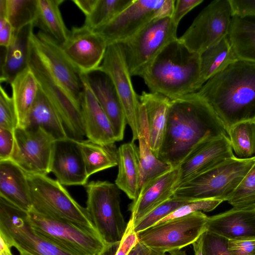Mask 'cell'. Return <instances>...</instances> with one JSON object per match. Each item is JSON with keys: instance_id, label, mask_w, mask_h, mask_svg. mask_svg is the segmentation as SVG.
I'll return each instance as SVG.
<instances>
[{"instance_id": "1", "label": "cell", "mask_w": 255, "mask_h": 255, "mask_svg": "<svg viewBox=\"0 0 255 255\" xmlns=\"http://www.w3.org/2000/svg\"><path fill=\"white\" fill-rule=\"evenodd\" d=\"M228 135L212 107L197 92L170 101L158 158L175 168L200 146Z\"/></svg>"}, {"instance_id": "2", "label": "cell", "mask_w": 255, "mask_h": 255, "mask_svg": "<svg viewBox=\"0 0 255 255\" xmlns=\"http://www.w3.org/2000/svg\"><path fill=\"white\" fill-rule=\"evenodd\" d=\"M197 92L212 107L226 131L237 123L255 120V63L238 60Z\"/></svg>"}, {"instance_id": "3", "label": "cell", "mask_w": 255, "mask_h": 255, "mask_svg": "<svg viewBox=\"0 0 255 255\" xmlns=\"http://www.w3.org/2000/svg\"><path fill=\"white\" fill-rule=\"evenodd\" d=\"M141 78L150 92L170 100L197 92L204 85L200 54L178 38L164 47Z\"/></svg>"}, {"instance_id": "4", "label": "cell", "mask_w": 255, "mask_h": 255, "mask_svg": "<svg viewBox=\"0 0 255 255\" xmlns=\"http://www.w3.org/2000/svg\"><path fill=\"white\" fill-rule=\"evenodd\" d=\"M255 164V156L240 158L235 155L179 185L173 196L190 201L217 199L227 201Z\"/></svg>"}, {"instance_id": "5", "label": "cell", "mask_w": 255, "mask_h": 255, "mask_svg": "<svg viewBox=\"0 0 255 255\" xmlns=\"http://www.w3.org/2000/svg\"><path fill=\"white\" fill-rule=\"evenodd\" d=\"M26 174L33 210L73 223L100 236L86 208L79 204L57 179L45 175Z\"/></svg>"}, {"instance_id": "6", "label": "cell", "mask_w": 255, "mask_h": 255, "mask_svg": "<svg viewBox=\"0 0 255 255\" xmlns=\"http://www.w3.org/2000/svg\"><path fill=\"white\" fill-rule=\"evenodd\" d=\"M177 28L172 16L158 17L119 43L131 76H143L164 47L178 38Z\"/></svg>"}, {"instance_id": "7", "label": "cell", "mask_w": 255, "mask_h": 255, "mask_svg": "<svg viewBox=\"0 0 255 255\" xmlns=\"http://www.w3.org/2000/svg\"><path fill=\"white\" fill-rule=\"evenodd\" d=\"M86 209L99 234L108 246L122 240L128 223L120 207V189L107 181H92L85 185Z\"/></svg>"}, {"instance_id": "8", "label": "cell", "mask_w": 255, "mask_h": 255, "mask_svg": "<svg viewBox=\"0 0 255 255\" xmlns=\"http://www.w3.org/2000/svg\"><path fill=\"white\" fill-rule=\"evenodd\" d=\"M28 65L40 89L59 115L67 136L76 140H84L86 133L80 104L53 77L30 39Z\"/></svg>"}, {"instance_id": "9", "label": "cell", "mask_w": 255, "mask_h": 255, "mask_svg": "<svg viewBox=\"0 0 255 255\" xmlns=\"http://www.w3.org/2000/svg\"><path fill=\"white\" fill-rule=\"evenodd\" d=\"M27 214L37 232L75 255H102L110 246L99 235L73 223L42 215L32 209Z\"/></svg>"}, {"instance_id": "10", "label": "cell", "mask_w": 255, "mask_h": 255, "mask_svg": "<svg viewBox=\"0 0 255 255\" xmlns=\"http://www.w3.org/2000/svg\"><path fill=\"white\" fill-rule=\"evenodd\" d=\"M208 217L201 211L166 221L137 234L139 243L155 252L166 254L195 242L206 231Z\"/></svg>"}, {"instance_id": "11", "label": "cell", "mask_w": 255, "mask_h": 255, "mask_svg": "<svg viewBox=\"0 0 255 255\" xmlns=\"http://www.w3.org/2000/svg\"><path fill=\"white\" fill-rule=\"evenodd\" d=\"M0 230L21 255H75L37 232L26 212L1 197Z\"/></svg>"}, {"instance_id": "12", "label": "cell", "mask_w": 255, "mask_h": 255, "mask_svg": "<svg viewBox=\"0 0 255 255\" xmlns=\"http://www.w3.org/2000/svg\"><path fill=\"white\" fill-rule=\"evenodd\" d=\"M174 0H133L132 3L106 24L94 30L108 45L130 38L153 19L172 16Z\"/></svg>"}, {"instance_id": "13", "label": "cell", "mask_w": 255, "mask_h": 255, "mask_svg": "<svg viewBox=\"0 0 255 255\" xmlns=\"http://www.w3.org/2000/svg\"><path fill=\"white\" fill-rule=\"evenodd\" d=\"M232 12L229 0H215L204 7L179 39L201 54L229 34Z\"/></svg>"}, {"instance_id": "14", "label": "cell", "mask_w": 255, "mask_h": 255, "mask_svg": "<svg viewBox=\"0 0 255 255\" xmlns=\"http://www.w3.org/2000/svg\"><path fill=\"white\" fill-rule=\"evenodd\" d=\"M15 145L11 160L25 173L47 175L55 139L40 128L17 127L14 131Z\"/></svg>"}, {"instance_id": "15", "label": "cell", "mask_w": 255, "mask_h": 255, "mask_svg": "<svg viewBox=\"0 0 255 255\" xmlns=\"http://www.w3.org/2000/svg\"><path fill=\"white\" fill-rule=\"evenodd\" d=\"M112 79L123 105L127 124L132 134L131 141L137 140L140 101L135 93L131 75L119 43L108 45L103 61L98 68Z\"/></svg>"}, {"instance_id": "16", "label": "cell", "mask_w": 255, "mask_h": 255, "mask_svg": "<svg viewBox=\"0 0 255 255\" xmlns=\"http://www.w3.org/2000/svg\"><path fill=\"white\" fill-rule=\"evenodd\" d=\"M30 40L53 77L80 104L83 92L80 73L67 57L61 44L39 30L31 32Z\"/></svg>"}, {"instance_id": "17", "label": "cell", "mask_w": 255, "mask_h": 255, "mask_svg": "<svg viewBox=\"0 0 255 255\" xmlns=\"http://www.w3.org/2000/svg\"><path fill=\"white\" fill-rule=\"evenodd\" d=\"M61 45L67 57L83 74L99 68L108 45L101 35L85 25L73 26Z\"/></svg>"}, {"instance_id": "18", "label": "cell", "mask_w": 255, "mask_h": 255, "mask_svg": "<svg viewBox=\"0 0 255 255\" xmlns=\"http://www.w3.org/2000/svg\"><path fill=\"white\" fill-rule=\"evenodd\" d=\"M50 171L63 185H86L89 175L79 140L68 137L55 140Z\"/></svg>"}, {"instance_id": "19", "label": "cell", "mask_w": 255, "mask_h": 255, "mask_svg": "<svg viewBox=\"0 0 255 255\" xmlns=\"http://www.w3.org/2000/svg\"><path fill=\"white\" fill-rule=\"evenodd\" d=\"M81 74L108 117L116 141L122 140L127 122L123 105L112 79L99 69Z\"/></svg>"}, {"instance_id": "20", "label": "cell", "mask_w": 255, "mask_h": 255, "mask_svg": "<svg viewBox=\"0 0 255 255\" xmlns=\"http://www.w3.org/2000/svg\"><path fill=\"white\" fill-rule=\"evenodd\" d=\"M234 156L228 135H222L206 142L178 167L176 189L181 184Z\"/></svg>"}, {"instance_id": "21", "label": "cell", "mask_w": 255, "mask_h": 255, "mask_svg": "<svg viewBox=\"0 0 255 255\" xmlns=\"http://www.w3.org/2000/svg\"><path fill=\"white\" fill-rule=\"evenodd\" d=\"M178 167L172 168L142 188L130 204V218L133 224L173 195L178 179Z\"/></svg>"}, {"instance_id": "22", "label": "cell", "mask_w": 255, "mask_h": 255, "mask_svg": "<svg viewBox=\"0 0 255 255\" xmlns=\"http://www.w3.org/2000/svg\"><path fill=\"white\" fill-rule=\"evenodd\" d=\"M83 84L80 105L86 136L96 143L110 144L116 141L111 124L87 82L80 74Z\"/></svg>"}, {"instance_id": "23", "label": "cell", "mask_w": 255, "mask_h": 255, "mask_svg": "<svg viewBox=\"0 0 255 255\" xmlns=\"http://www.w3.org/2000/svg\"><path fill=\"white\" fill-rule=\"evenodd\" d=\"M206 231L228 240L255 238V210L233 208L208 217Z\"/></svg>"}, {"instance_id": "24", "label": "cell", "mask_w": 255, "mask_h": 255, "mask_svg": "<svg viewBox=\"0 0 255 255\" xmlns=\"http://www.w3.org/2000/svg\"><path fill=\"white\" fill-rule=\"evenodd\" d=\"M0 197L25 212L32 209L27 174L11 160L0 161Z\"/></svg>"}, {"instance_id": "25", "label": "cell", "mask_w": 255, "mask_h": 255, "mask_svg": "<svg viewBox=\"0 0 255 255\" xmlns=\"http://www.w3.org/2000/svg\"><path fill=\"white\" fill-rule=\"evenodd\" d=\"M138 99L146 113L149 145L158 157L165 132L171 100L160 94L144 91L138 96Z\"/></svg>"}, {"instance_id": "26", "label": "cell", "mask_w": 255, "mask_h": 255, "mask_svg": "<svg viewBox=\"0 0 255 255\" xmlns=\"http://www.w3.org/2000/svg\"><path fill=\"white\" fill-rule=\"evenodd\" d=\"M34 26L30 24L21 29L11 44L3 48L0 62V81L10 84L13 79L28 67L29 39Z\"/></svg>"}, {"instance_id": "27", "label": "cell", "mask_w": 255, "mask_h": 255, "mask_svg": "<svg viewBox=\"0 0 255 255\" xmlns=\"http://www.w3.org/2000/svg\"><path fill=\"white\" fill-rule=\"evenodd\" d=\"M118 166L115 184L134 201L139 194L140 185L138 147L134 142L125 143L119 147Z\"/></svg>"}, {"instance_id": "28", "label": "cell", "mask_w": 255, "mask_h": 255, "mask_svg": "<svg viewBox=\"0 0 255 255\" xmlns=\"http://www.w3.org/2000/svg\"><path fill=\"white\" fill-rule=\"evenodd\" d=\"M138 151L140 189L156 177L173 168L153 153L149 143V130L144 107L140 103L138 118Z\"/></svg>"}, {"instance_id": "29", "label": "cell", "mask_w": 255, "mask_h": 255, "mask_svg": "<svg viewBox=\"0 0 255 255\" xmlns=\"http://www.w3.org/2000/svg\"><path fill=\"white\" fill-rule=\"evenodd\" d=\"M42 128L55 140L68 137L59 115L40 88L24 128Z\"/></svg>"}, {"instance_id": "30", "label": "cell", "mask_w": 255, "mask_h": 255, "mask_svg": "<svg viewBox=\"0 0 255 255\" xmlns=\"http://www.w3.org/2000/svg\"><path fill=\"white\" fill-rule=\"evenodd\" d=\"M10 85L18 118L17 127L24 128L29 112L39 89V84L28 66L13 79Z\"/></svg>"}, {"instance_id": "31", "label": "cell", "mask_w": 255, "mask_h": 255, "mask_svg": "<svg viewBox=\"0 0 255 255\" xmlns=\"http://www.w3.org/2000/svg\"><path fill=\"white\" fill-rule=\"evenodd\" d=\"M228 37L239 60L255 63V17L233 16Z\"/></svg>"}, {"instance_id": "32", "label": "cell", "mask_w": 255, "mask_h": 255, "mask_svg": "<svg viewBox=\"0 0 255 255\" xmlns=\"http://www.w3.org/2000/svg\"><path fill=\"white\" fill-rule=\"evenodd\" d=\"M64 0H37L34 27L49 35L61 44L66 40L69 30L66 27L60 9Z\"/></svg>"}, {"instance_id": "33", "label": "cell", "mask_w": 255, "mask_h": 255, "mask_svg": "<svg viewBox=\"0 0 255 255\" xmlns=\"http://www.w3.org/2000/svg\"><path fill=\"white\" fill-rule=\"evenodd\" d=\"M238 60L228 35L206 50L200 54L201 73L204 84Z\"/></svg>"}, {"instance_id": "34", "label": "cell", "mask_w": 255, "mask_h": 255, "mask_svg": "<svg viewBox=\"0 0 255 255\" xmlns=\"http://www.w3.org/2000/svg\"><path fill=\"white\" fill-rule=\"evenodd\" d=\"M79 143L89 177L118 165V148L115 143L100 144L89 139L79 141Z\"/></svg>"}, {"instance_id": "35", "label": "cell", "mask_w": 255, "mask_h": 255, "mask_svg": "<svg viewBox=\"0 0 255 255\" xmlns=\"http://www.w3.org/2000/svg\"><path fill=\"white\" fill-rule=\"evenodd\" d=\"M227 133L237 157L249 158L255 156V120L237 123L230 127Z\"/></svg>"}, {"instance_id": "36", "label": "cell", "mask_w": 255, "mask_h": 255, "mask_svg": "<svg viewBox=\"0 0 255 255\" xmlns=\"http://www.w3.org/2000/svg\"><path fill=\"white\" fill-rule=\"evenodd\" d=\"M133 0H97L84 24L93 30L106 24L130 4Z\"/></svg>"}, {"instance_id": "37", "label": "cell", "mask_w": 255, "mask_h": 255, "mask_svg": "<svg viewBox=\"0 0 255 255\" xmlns=\"http://www.w3.org/2000/svg\"><path fill=\"white\" fill-rule=\"evenodd\" d=\"M37 0H6V17L15 35L23 27L33 24L36 14Z\"/></svg>"}, {"instance_id": "38", "label": "cell", "mask_w": 255, "mask_h": 255, "mask_svg": "<svg viewBox=\"0 0 255 255\" xmlns=\"http://www.w3.org/2000/svg\"><path fill=\"white\" fill-rule=\"evenodd\" d=\"M233 208L255 210V164L246 174L227 201Z\"/></svg>"}, {"instance_id": "39", "label": "cell", "mask_w": 255, "mask_h": 255, "mask_svg": "<svg viewBox=\"0 0 255 255\" xmlns=\"http://www.w3.org/2000/svg\"><path fill=\"white\" fill-rule=\"evenodd\" d=\"M192 201L172 196L133 224L134 232L137 234L155 225L181 206Z\"/></svg>"}, {"instance_id": "40", "label": "cell", "mask_w": 255, "mask_h": 255, "mask_svg": "<svg viewBox=\"0 0 255 255\" xmlns=\"http://www.w3.org/2000/svg\"><path fill=\"white\" fill-rule=\"evenodd\" d=\"M223 202V201L221 200L213 198L192 201L181 206L156 224L169 220L185 216L195 212L211 211Z\"/></svg>"}, {"instance_id": "41", "label": "cell", "mask_w": 255, "mask_h": 255, "mask_svg": "<svg viewBox=\"0 0 255 255\" xmlns=\"http://www.w3.org/2000/svg\"><path fill=\"white\" fill-rule=\"evenodd\" d=\"M18 127V118L11 96L0 86V128L14 131Z\"/></svg>"}, {"instance_id": "42", "label": "cell", "mask_w": 255, "mask_h": 255, "mask_svg": "<svg viewBox=\"0 0 255 255\" xmlns=\"http://www.w3.org/2000/svg\"><path fill=\"white\" fill-rule=\"evenodd\" d=\"M133 226V221L130 219L121 242L110 246L102 255H128L138 242Z\"/></svg>"}, {"instance_id": "43", "label": "cell", "mask_w": 255, "mask_h": 255, "mask_svg": "<svg viewBox=\"0 0 255 255\" xmlns=\"http://www.w3.org/2000/svg\"><path fill=\"white\" fill-rule=\"evenodd\" d=\"M228 240L208 231L203 234V255H231L228 250Z\"/></svg>"}, {"instance_id": "44", "label": "cell", "mask_w": 255, "mask_h": 255, "mask_svg": "<svg viewBox=\"0 0 255 255\" xmlns=\"http://www.w3.org/2000/svg\"><path fill=\"white\" fill-rule=\"evenodd\" d=\"M14 31L5 12V0H0V45L7 48L15 36Z\"/></svg>"}, {"instance_id": "45", "label": "cell", "mask_w": 255, "mask_h": 255, "mask_svg": "<svg viewBox=\"0 0 255 255\" xmlns=\"http://www.w3.org/2000/svg\"><path fill=\"white\" fill-rule=\"evenodd\" d=\"M14 131L0 128V161L11 160L15 145Z\"/></svg>"}, {"instance_id": "46", "label": "cell", "mask_w": 255, "mask_h": 255, "mask_svg": "<svg viewBox=\"0 0 255 255\" xmlns=\"http://www.w3.org/2000/svg\"><path fill=\"white\" fill-rule=\"evenodd\" d=\"M228 250L231 255H255V238L228 240Z\"/></svg>"}, {"instance_id": "47", "label": "cell", "mask_w": 255, "mask_h": 255, "mask_svg": "<svg viewBox=\"0 0 255 255\" xmlns=\"http://www.w3.org/2000/svg\"><path fill=\"white\" fill-rule=\"evenodd\" d=\"M233 16L255 17V0H229Z\"/></svg>"}, {"instance_id": "48", "label": "cell", "mask_w": 255, "mask_h": 255, "mask_svg": "<svg viewBox=\"0 0 255 255\" xmlns=\"http://www.w3.org/2000/svg\"><path fill=\"white\" fill-rule=\"evenodd\" d=\"M203 0H178L175 4L172 18L178 26L183 17L192 9L201 4Z\"/></svg>"}, {"instance_id": "49", "label": "cell", "mask_w": 255, "mask_h": 255, "mask_svg": "<svg viewBox=\"0 0 255 255\" xmlns=\"http://www.w3.org/2000/svg\"><path fill=\"white\" fill-rule=\"evenodd\" d=\"M72 1L86 17L91 12L97 0H72Z\"/></svg>"}, {"instance_id": "50", "label": "cell", "mask_w": 255, "mask_h": 255, "mask_svg": "<svg viewBox=\"0 0 255 255\" xmlns=\"http://www.w3.org/2000/svg\"><path fill=\"white\" fill-rule=\"evenodd\" d=\"M12 247L5 234L0 230V255H13Z\"/></svg>"}, {"instance_id": "51", "label": "cell", "mask_w": 255, "mask_h": 255, "mask_svg": "<svg viewBox=\"0 0 255 255\" xmlns=\"http://www.w3.org/2000/svg\"><path fill=\"white\" fill-rule=\"evenodd\" d=\"M137 255H166V254L155 252L141 244L139 242L136 244Z\"/></svg>"}, {"instance_id": "52", "label": "cell", "mask_w": 255, "mask_h": 255, "mask_svg": "<svg viewBox=\"0 0 255 255\" xmlns=\"http://www.w3.org/2000/svg\"><path fill=\"white\" fill-rule=\"evenodd\" d=\"M195 255H203V234L192 244Z\"/></svg>"}, {"instance_id": "53", "label": "cell", "mask_w": 255, "mask_h": 255, "mask_svg": "<svg viewBox=\"0 0 255 255\" xmlns=\"http://www.w3.org/2000/svg\"><path fill=\"white\" fill-rule=\"evenodd\" d=\"M169 255H187L185 251L179 250H176L169 253Z\"/></svg>"}, {"instance_id": "54", "label": "cell", "mask_w": 255, "mask_h": 255, "mask_svg": "<svg viewBox=\"0 0 255 255\" xmlns=\"http://www.w3.org/2000/svg\"><path fill=\"white\" fill-rule=\"evenodd\" d=\"M128 255H137L136 245L132 248Z\"/></svg>"}, {"instance_id": "55", "label": "cell", "mask_w": 255, "mask_h": 255, "mask_svg": "<svg viewBox=\"0 0 255 255\" xmlns=\"http://www.w3.org/2000/svg\"></svg>"}]
</instances>
